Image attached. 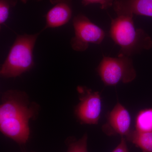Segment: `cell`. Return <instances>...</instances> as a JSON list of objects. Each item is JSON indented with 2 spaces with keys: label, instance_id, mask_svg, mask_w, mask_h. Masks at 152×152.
<instances>
[{
  "label": "cell",
  "instance_id": "2e32d148",
  "mask_svg": "<svg viewBox=\"0 0 152 152\" xmlns=\"http://www.w3.org/2000/svg\"><path fill=\"white\" fill-rule=\"evenodd\" d=\"M22 2L24 3V4H26L29 1H31V0H20ZM34 1H41V0H34Z\"/></svg>",
  "mask_w": 152,
  "mask_h": 152
},
{
  "label": "cell",
  "instance_id": "8992f818",
  "mask_svg": "<svg viewBox=\"0 0 152 152\" xmlns=\"http://www.w3.org/2000/svg\"><path fill=\"white\" fill-rule=\"evenodd\" d=\"M77 90L80 102L75 108L76 118L81 124H97L102 112L100 94L83 86H79Z\"/></svg>",
  "mask_w": 152,
  "mask_h": 152
},
{
  "label": "cell",
  "instance_id": "52a82bcc",
  "mask_svg": "<svg viewBox=\"0 0 152 152\" xmlns=\"http://www.w3.org/2000/svg\"><path fill=\"white\" fill-rule=\"evenodd\" d=\"M107 119L102 129L107 136L120 135L126 137L131 131L130 115L127 110L119 102L117 103L109 112Z\"/></svg>",
  "mask_w": 152,
  "mask_h": 152
},
{
  "label": "cell",
  "instance_id": "8fae6325",
  "mask_svg": "<svg viewBox=\"0 0 152 152\" xmlns=\"http://www.w3.org/2000/svg\"><path fill=\"white\" fill-rule=\"evenodd\" d=\"M136 130L140 132L152 131V108L140 111L136 117Z\"/></svg>",
  "mask_w": 152,
  "mask_h": 152
},
{
  "label": "cell",
  "instance_id": "5b68a950",
  "mask_svg": "<svg viewBox=\"0 0 152 152\" xmlns=\"http://www.w3.org/2000/svg\"><path fill=\"white\" fill-rule=\"evenodd\" d=\"M72 22L75 36L71 39L70 45L74 50L85 51L90 44L99 45L104 40V31L83 14L75 17Z\"/></svg>",
  "mask_w": 152,
  "mask_h": 152
},
{
  "label": "cell",
  "instance_id": "9c48e42d",
  "mask_svg": "<svg viewBox=\"0 0 152 152\" xmlns=\"http://www.w3.org/2000/svg\"><path fill=\"white\" fill-rule=\"evenodd\" d=\"M117 15H141L152 18V0H114Z\"/></svg>",
  "mask_w": 152,
  "mask_h": 152
},
{
  "label": "cell",
  "instance_id": "7c38bea8",
  "mask_svg": "<svg viewBox=\"0 0 152 152\" xmlns=\"http://www.w3.org/2000/svg\"><path fill=\"white\" fill-rule=\"evenodd\" d=\"M88 137V135L86 134L78 140L73 139V138L67 139L68 150L66 152H88L87 149Z\"/></svg>",
  "mask_w": 152,
  "mask_h": 152
},
{
  "label": "cell",
  "instance_id": "5bb4252c",
  "mask_svg": "<svg viewBox=\"0 0 152 152\" xmlns=\"http://www.w3.org/2000/svg\"><path fill=\"white\" fill-rule=\"evenodd\" d=\"M113 0H82V4L87 6L91 4H99L102 10H106L113 6Z\"/></svg>",
  "mask_w": 152,
  "mask_h": 152
},
{
  "label": "cell",
  "instance_id": "6da1fadb",
  "mask_svg": "<svg viewBox=\"0 0 152 152\" xmlns=\"http://www.w3.org/2000/svg\"><path fill=\"white\" fill-rule=\"evenodd\" d=\"M39 112V105L30 102L25 92H4L0 104L1 132L20 145L26 144L30 134V121L35 118Z\"/></svg>",
  "mask_w": 152,
  "mask_h": 152
},
{
  "label": "cell",
  "instance_id": "ba28073f",
  "mask_svg": "<svg viewBox=\"0 0 152 152\" xmlns=\"http://www.w3.org/2000/svg\"><path fill=\"white\" fill-rule=\"evenodd\" d=\"M50 1L53 7L45 15L46 25L42 32L66 25L72 15V0H50Z\"/></svg>",
  "mask_w": 152,
  "mask_h": 152
},
{
  "label": "cell",
  "instance_id": "7a4b0ae2",
  "mask_svg": "<svg viewBox=\"0 0 152 152\" xmlns=\"http://www.w3.org/2000/svg\"><path fill=\"white\" fill-rule=\"evenodd\" d=\"M133 15H120L112 20L109 34L120 48L119 56L132 57L152 48V40L143 30L137 28Z\"/></svg>",
  "mask_w": 152,
  "mask_h": 152
},
{
  "label": "cell",
  "instance_id": "9a60e30c",
  "mask_svg": "<svg viewBox=\"0 0 152 152\" xmlns=\"http://www.w3.org/2000/svg\"><path fill=\"white\" fill-rule=\"evenodd\" d=\"M112 152H129L126 140L124 137H121V142Z\"/></svg>",
  "mask_w": 152,
  "mask_h": 152
},
{
  "label": "cell",
  "instance_id": "30bf717a",
  "mask_svg": "<svg viewBox=\"0 0 152 152\" xmlns=\"http://www.w3.org/2000/svg\"><path fill=\"white\" fill-rule=\"evenodd\" d=\"M125 137L127 140L140 149L142 152H152V131L142 132L131 130Z\"/></svg>",
  "mask_w": 152,
  "mask_h": 152
},
{
  "label": "cell",
  "instance_id": "3957f363",
  "mask_svg": "<svg viewBox=\"0 0 152 152\" xmlns=\"http://www.w3.org/2000/svg\"><path fill=\"white\" fill-rule=\"evenodd\" d=\"M17 36L0 70L4 78L16 77L29 71L34 65L33 51L37 39L42 33Z\"/></svg>",
  "mask_w": 152,
  "mask_h": 152
},
{
  "label": "cell",
  "instance_id": "277c9868",
  "mask_svg": "<svg viewBox=\"0 0 152 152\" xmlns=\"http://www.w3.org/2000/svg\"><path fill=\"white\" fill-rule=\"evenodd\" d=\"M96 71L105 86H110L130 83L137 77L132 58L125 56H103Z\"/></svg>",
  "mask_w": 152,
  "mask_h": 152
},
{
  "label": "cell",
  "instance_id": "4fadbf2b",
  "mask_svg": "<svg viewBox=\"0 0 152 152\" xmlns=\"http://www.w3.org/2000/svg\"><path fill=\"white\" fill-rule=\"evenodd\" d=\"M18 0H0V25L2 26L7 20L10 11L18 3Z\"/></svg>",
  "mask_w": 152,
  "mask_h": 152
}]
</instances>
